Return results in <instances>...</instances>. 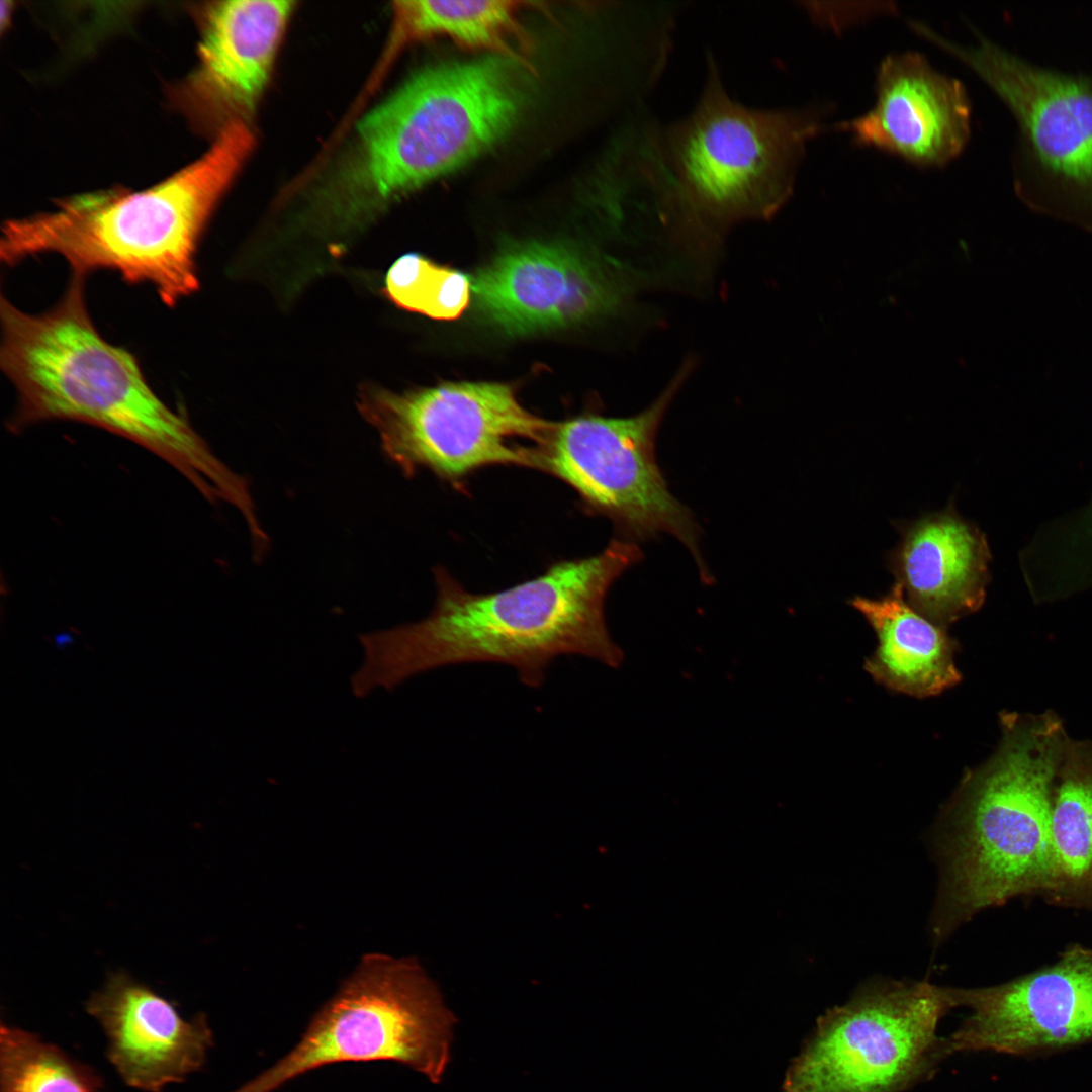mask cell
I'll return each instance as SVG.
<instances>
[{
  "instance_id": "cell-4",
  "label": "cell",
  "mask_w": 1092,
  "mask_h": 1092,
  "mask_svg": "<svg viewBox=\"0 0 1092 1092\" xmlns=\"http://www.w3.org/2000/svg\"><path fill=\"white\" fill-rule=\"evenodd\" d=\"M252 142L245 123H233L199 159L152 188L78 195L54 210L9 219L2 228L1 261L14 266L57 254L72 273L113 270L129 284L152 285L167 306H175L199 288L201 236Z\"/></svg>"
},
{
  "instance_id": "cell-9",
  "label": "cell",
  "mask_w": 1092,
  "mask_h": 1092,
  "mask_svg": "<svg viewBox=\"0 0 1092 1092\" xmlns=\"http://www.w3.org/2000/svg\"><path fill=\"white\" fill-rule=\"evenodd\" d=\"M357 406L386 457L406 476L428 469L453 485L490 465L538 469L555 422L498 382H447L404 392L365 384Z\"/></svg>"
},
{
  "instance_id": "cell-15",
  "label": "cell",
  "mask_w": 1092,
  "mask_h": 1092,
  "mask_svg": "<svg viewBox=\"0 0 1092 1092\" xmlns=\"http://www.w3.org/2000/svg\"><path fill=\"white\" fill-rule=\"evenodd\" d=\"M477 305L509 333H528L605 314L621 300L618 284L566 247L530 243L503 252L473 278Z\"/></svg>"
},
{
  "instance_id": "cell-21",
  "label": "cell",
  "mask_w": 1092,
  "mask_h": 1092,
  "mask_svg": "<svg viewBox=\"0 0 1092 1092\" xmlns=\"http://www.w3.org/2000/svg\"><path fill=\"white\" fill-rule=\"evenodd\" d=\"M100 1077L54 1044L1 1024L0 1092H97Z\"/></svg>"
},
{
  "instance_id": "cell-18",
  "label": "cell",
  "mask_w": 1092,
  "mask_h": 1092,
  "mask_svg": "<svg viewBox=\"0 0 1092 1092\" xmlns=\"http://www.w3.org/2000/svg\"><path fill=\"white\" fill-rule=\"evenodd\" d=\"M875 631L878 645L864 669L884 687L909 696L939 695L960 682L957 641L942 627L913 609L895 582L876 599L849 600Z\"/></svg>"
},
{
  "instance_id": "cell-7",
  "label": "cell",
  "mask_w": 1092,
  "mask_h": 1092,
  "mask_svg": "<svg viewBox=\"0 0 1092 1092\" xmlns=\"http://www.w3.org/2000/svg\"><path fill=\"white\" fill-rule=\"evenodd\" d=\"M920 36L969 67L1009 109L1017 125L1012 176L1020 200L1092 231V73L1036 64L978 32L971 44L929 26Z\"/></svg>"
},
{
  "instance_id": "cell-8",
  "label": "cell",
  "mask_w": 1092,
  "mask_h": 1092,
  "mask_svg": "<svg viewBox=\"0 0 1092 1092\" xmlns=\"http://www.w3.org/2000/svg\"><path fill=\"white\" fill-rule=\"evenodd\" d=\"M454 1023L437 986L414 959L365 956L297 1045L234 1092H272L341 1062H399L438 1083L449 1062Z\"/></svg>"
},
{
  "instance_id": "cell-10",
  "label": "cell",
  "mask_w": 1092,
  "mask_h": 1092,
  "mask_svg": "<svg viewBox=\"0 0 1092 1092\" xmlns=\"http://www.w3.org/2000/svg\"><path fill=\"white\" fill-rule=\"evenodd\" d=\"M953 1007L949 987L871 980L818 1019L783 1092H903L948 1055L937 1028Z\"/></svg>"
},
{
  "instance_id": "cell-16",
  "label": "cell",
  "mask_w": 1092,
  "mask_h": 1092,
  "mask_svg": "<svg viewBox=\"0 0 1092 1092\" xmlns=\"http://www.w3.org/2000/svg\"><path fill=\"white\" fill-rule=\"evenodd\" d=\"M86 1011L104 1029L107 1057L130 1087L160 1092L204 1064L213 1042L203 1014L185 1020L175 1004L125 971L110 973Z\"/></svg>"
},
{
  "instance_id": "cell-5",
  "label": "cell",
  "mask_w": 1092,
  "mask_h": 1092,
  "mask_svg": "<svg viewBox=\"0 0 1092 1092\" xmlns=\"http://www.w3.org/2000/svg\"><path fill=\"white\" fill-rule=\"evenodd\" d=\"M826 129L817 107L755 109L727 92L715 60L685 118L659 127L663 162L691 223L774 215L793 193L808 142Z\"/></svg>"
},
{
  "instance_id": "cell-14",
  "label": "cell",
  "mask_w": 1092,
  "mask_h": 1092,
  "mask_svg": "<svg viewBox=\"0 0 1092 1092\" xmlns=\"http://www.w3.org/2000/svg\"><path fill=\"white\" fill-rule=\"evenodd\" d=\"M835 127L858 146L920 167H939L968 144L971 103L964 85L936 71L923 55L894 53L879 66L873 108Z\"/></svg>"
},
{
  "instance_id": "cell-3",
  "label": "cell",
  "mask_w": 1092,
  "mask_h": 1092,
  "mask_svg": "<svg viewBox=\"0 0 1092 1092\" xmlns=\"http://www.w3.org/2000/svg\"><path fill=\"white\" fill-rule=\"evenodd\" d=\"M994 753L969 770L937 828L935 943L980 911L1052 887L1051 811L1070 740L1053 711L1002 712Z\"/></svg>"
},
{
  "instance_id": "cell-22",
  "label": "cell",
  "mask_w": 1092,
  "mask_h": 1092,
  "mask_svg": "<svg viewBox=\"0 0 1092 1092\" xmlns=\"http://www.w3.org/2000/svg\"><path fill=\"white\" fill-rule=\"evenodd\" d=\"M471 290L468 277L460 271L415 253L398 258L385 279V292L397 306L436 320L460 316Z\"/></svg>"
},
{
  "instance_id": "cell-2",
  "label": "cell",
  "mask_w": 1092,
  "mask_h": 1092,
  "mask_svg": "<svg viewBox=\"0 0 1092 1092\" xmlns=\"http://www.w3.org/2000/svg\"><path fill=\"white\" fill-rule=\"evenodd\" d=\"M85 278L72 273L61 298L40 313L1 296L0 366L17 396L8 429L47 421L97 426L157 455L210 503L237 499L245 477L154 392L131 353L99 334L87 308Z\"/></svg>"
},
{
  "instance_id": "cell-20",
  "label": "cell",
  "mask_w": 1092,
  "mask_h": 1092,
  "mask_svg": "<svg viewBox=\"0 0 1092 1092\" xmlns=\"http://www.w3.org/2000/svg\"><path fill=\"white\" fill-rule=\"evenodd\" d=\"M518 2L397 1L394 3L392 49L431 37H445L463 47L489 50L527 64L528 40L518 21Z\"/></svg>"
},
{
  "instance_id": "cell-12",
  "label": "cell",
  "mask_w": 1092,
  "mask_h": 1092,
  "mask_svg": "<svg viewBox=\"0 0 1092 1092\" xmlns=\"http://www.w3.org/2000/svg\"><path fill=\"white\" fill-rule=\"evenodd\" d=\"M970 1015L946 1037L947 1053L1044 1054L1092 1041V949L1069 945L1058 960L1008 982L951 988Z\"/></svg>"
},
{
  "instance_id": "cell-11",
  "label": "cell",
  "mask_w": 1092,
  "mask_h": 1092,
  "mask_svg": "<svg viewBox=\"0 0 1092 1092\" xmlns=\"http://www.w3.org/2000/svg\"><path fill=\"white\" fill-rule=\"evenodd\" d=\"M684 372V371H682ZM679 373L647 408L631 417L585 414L555 422L539 469L572 487L592 512L609 518L622 537L644 541L665 533L678 539L706 579L699 531L689 509L668 490L655 440L677 389Z\"/></svg>"
},
{
  "instance_id": "cell-17",
  "label": "cell",
  "mask_w": 1092,
  "mask_h": 1092,
  "mask_svg": "<svg viewBox=\"0 0 1092 1092\" xmlns=\"http://www.w3.org/2000/svg\"><path fill=\"white\" fill-rule=\"evenodd\" d=\"M888 566L908 604L947 627L978 611L990 579V548L978 526L952 506L899 526Z\"/></svg>"
},
{
  "instance_id": "cell-1",
  "label": "cell",
  "mask_w": 1092,
  "mask_h": 1092,
  "mask_svg": "<svg viewBox=\"0 0 1092 1092\" xmlns=\"http://www.w3.org/2000/svg\"><path fill=\"white\" fill-rule=\"evenodd\" d=\"M641 558L636 544L614 539L594 556L559 561L536 578L485 594L467 590L439 567L436 601L425 618L358 636L362 656L351 692L364 699L466 663L511 666L530 688L541 687L561 656L618 667L624 655L608 630L605 600Z\"/></svg>"
},
{
  "instance_id": "cell-13",
  "label": "cell",
  "mask_w": 1092,
  "mask_h": 1092,
  "mask_svg": "<svg viewBox=\"0 0 1092 1092\" xmlns=\"http://www.w3.org/2000/svg\"><path fill=\"white\" fill-rule=\"evenodd\" d=\"M292 12L290 1L232 0L205 10L198 63L171 90L192 125L216 132L250 116Z\"/></svg>"
},
{
  "instance_id": "cell-19",
  "label": "cell",
  "mask_w": 1092,
  "mask_h": 1092,
  "mask_svg": "<svg viewBox=\"0 0 1092 1092\" xmlns=\"http://www.w3.org/2000/svg\"><path fill=\"white\" fill-rule=\"evenodd\" d=\"M1052 887L1045 900L1092 912V740L1070 739L1051 811Z\"/></svg>"
},
{
  "instance_id": "cell-6",
  "label": "cell",
  "mask_w": 1092,
  "mask_h": 1092,
  "mask_svg": "<svg viewBox=\"0 0 1092 1092\" xmlns=\"http://www.w3.org/2000/svg\"><path fill=\"white\" fill-rule=\"evenodd\" d=\"M517 65L498 56L415 75L359 124L356 197L396 198L494 143L520 108Z\"/></svg>"
}]
</instances>
